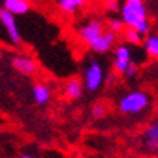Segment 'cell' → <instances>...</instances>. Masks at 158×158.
<instances>
[{
    "label": "cell",
    "instance_id": "cell-11",
    "mask_svg": "<svg viewBox=\"0 0 158 158\" xmlns=\"http://www.w3.org/2000/svg\"><path fill=\"white\" fill-rule=\"evenodd\" d=\"M2 6L6 10H9L10 13H13L15 16L25 15L29 10V2L26 0H3Z\"/></svg>",
    "mask_w": 158,
    "mask_h": 158
},
{
    "label": "cell",
    "instance_id": "cell-9",
    "mask_svg": "<svg viewBox=\"0 0 158 158\" xmlns=\"http://www.w3.org/2000/svg\"><path fill=\"white\" fill-rule=\"evenodd\" d=\"M116 42V34L112 31H105V34L102 35L100 38L94 41L90 45V48L97 54H106L107 51H110V48L115 45Z\"/></svg>",
    "mask_w": 158,
    "mask_h": 158
},
{
    "label": "cell",
    "instance_id": "cell-18",
    "mask_svg": "<svg viewBox=\"0 0 158 158\" xmlns=\"http://www.w3.org/2000/svg\"><path fill=\"white\" fill-rule=\"evenodd\" d=\"M106 7L112 12H115L119 9V3H118V0H106Z\"/></svg>",
    "mask_w": 158,
    "mask_h": 158
},
{
    "label": "cell",
    "instance_id": "cell-20",
    "mask_svg": "<svg viewBox=\"0 0 158 158\" xmlns=\"http://www.w3.org/2000/svg\"><path fill=\"white\" fill-rule=\"evenodd\" d=\"M20 158H38V157H35V155H31V154H25V155H22Z\"/></svg>",
    "mask_w": 158,
    "mask_h": 158
},
{
    "label": "cell",
    "instance_id": "cell-6",
    "mask_svg": "<svg viewBox=\"0 0 158 158\" xmlns=\"http://www.w3.org/2000/svg\"><path fill=\"white\" fill-rule=\"evenodd\" d=\"M142 144L147 152L158 155V119L147 125L142 134Z\"/></svg>",
    "mask_w": 158,
    "mask_h": 158
},
{
    "label": "cell",
    "instance_id": "cell-19",
    "mask_svg": "<svg viewBox=\"0 0 158 158\" xmlns=\"http://www.w3.org/2000/svg\"><path fill=\"white\" fill-rule=\"evenodd\" d=\"M135 74H136V64L132 61L131 62V65L128 67V70H126V73H125V76L126 77H134Z\"/></svg>",
    "mask_w": 158,
    "mask_h": 158
},
{
    "label": "cell",
    "instance_id": "cell-16",
    "mask_svg": "<svg viewBox=\"0 0 158 158\" xmlns=\"http://www.w3.org/2000/svg\"><path fill=\"white\" fill-rule=\"evenodd\" d=\"M107 26H109V31L115 32V34H120L126 25H125V22L122 19H110L107 22Z\"/></svg>",
    "mask_w": 158,
    "mask_h": 158
},
{
    "label": "cell",
    "instance_id": "cell-14",
    "mask_svg": "<svg viewBox=\"0 0 158 158\" xmlns=\"http://www.w3.org/2000/svg\"><path fill=\"white\" fill-rule=\"evenodd\" d=\"M144 49L149 57L158 58V36L157 35H148L144 39Z\"/></svg>",
    "mask_w": 158,
    "mask_h": 158
},
{
    "label": "cell",
    "instance_id": "cell-7",
    "mask_svg": "<svg viewBox=\"0 0 158 158\" xmlns=\"http://www.w3.org/2000/svg\"><path fill=\"white\" fill-rule=\"evenodd\" d=\"M12 67L23 76H34L38 71V64L29 55H13L10 60Z\"/></svg>",
    "mask_w": 158,
    "mask_h": 158
},
{
    "label": "cell",
    "instance_id": "cell-4",
    "mask_svg": "<svg viewBox=\"0 0 158 158\" xmlns=\"http://www.w3.org/2000/svg\"><path fill=\"white\" fill-rule=\"evenodd\" d=\"M0 22L3 25V28L6 29L10 42L13 44V45H19V44L22 42V36H20L19 28H18V25H16L15 15L10 13L9 10H6L3 6H2V9H0Z\"/></svg>",
    "mask_w": 158,
    "mask_h": 158
},
{
    "label": "cell",
    "instance_id": "cell-13",
    "mask_svg": "<svg viewBox=\"0 0 158 158\" xmlns=\"http://www.w3.org/2000/svg\"><path fill=\"white\" fill-rule=\"evenodd\" d=\"M84 2L86 0H58V6L64 13L73 15L84 5Z\"/></svg>",
    "mask_w": 158,
    "mask_h": 158
},
{
    "label": "cell",
    "instance_id": "cell-8",
    "mask_svg": "<svg viewBox=\"0 0 158 158\" xmlns=\"http://www.w3.org/2000/svg\"><path fill=\"white\" fill-rule=\"evenodd\" d=\"M131 49L125 45H119L115 51V61H113V70L116 74H125L128 67L131 65Z\"/></svg>",
    "mask_w": 158,
    "mask_h": 158
},
{
    "label": "cell",
    "instance_id": "cell-5",
    "mask_svg": "<svg viewBox=\"0 0 158 158\" xmlns=\"http://www.w3.org/2000/svg\"><path fill=\"white\" fill-rule=\"evenodd\" d=\"M103 34H105V28H103L100 20H90L84 26L80 28L78 38L81 39L84 44H87V45H91L94 41H97L100 38Z\"/></svg>",
    "mask_w": 158,
    "mask_h": 158
},
{
    "label": "cell",
    "instance_id": "cell-12",
    "mask_svg": "<svg viewBox=\"0 0 158 158\" xmlns=\"http://www.w3.org/2000/svg\"><path fill=\"white\" fill-rule=\"evenodd\" d=\"M32 96L38 106H45L51 99V90L45 84H35L32 89Z\"/></svg>",
    "mask_w": 158,
    "mask_h": 158
},
{
    "label": "cell",
    "instance_id": "cell-17",
    "mask_svg": "<svg viewBox=\"0 0 158 158\" xmlns=\"http://www.w3.org/2000/svg\"><path fill=\"white\" fill-rule=\"evenodd\" d=\"M105 115H106V107L103 105L97 103V105H94L91 107V116H93L94 119H100V118H103Z\"/></svg>",
    "mask_w": 158,
    "mask_h": 158
},
{
    "label": "cell",
    "instance_id": "cell-2",
    "mask_svg": "<svg viewBox=\"0 0 158 158\" xmlns=\"http://www.w3.org/2000/svg\"><path fill=\"white\" fill-rule=\"evenodd\" d=\"M149 96L142 90H131L120 97L118 109L123 115H138L148 109Z\"/></svg>",
    "mask_w": 158,
    "mask_h": 158
},
{
    "label": "cell",
    "instance_id": "cell-21",
    "mask_svg": "<svg viewBox=\"0 0 158 158\" xmlns=\"http://www.w3.org/2000/svg\"><path fill=\"white\" fill-rule=\"evenodd\" d=\"M26 2H31V0H26Z\"/></svg>",
    "mask_w": 158,
    "mask_h": 158
},
{
    "label": "cell",
    "instance_id": "cell-3",
    "mask_svg": "<svg viewBox=\"0 0 158 158\" xmlns=\"http://www.w3.org/2000/svg\"><path fill=\"white\" fill-rule=\"evenodd\" d=\"M105 81V71H103V67L100 65V62L93 60L87 64V67L84 68L83 71V83H84V87H86L87 91L90 93H94L102 87Z\"/></svg>",
    "mask_w": 158,
    "mask_h": 158
},
{
    "label": "cell",
    "instance_id": "cell-1",
    "mask_svg": "<svg viewBox=\"0 0 158 158\" xmlns=\"http://www.w3.org/2000/svg\"><path fill=\"white\" fill-rule=\"evenodd\" d=\"M120 16L128 28H135L142 35H148L149 22L144 0H125L120 9Z\"/></svg>",
    "mask_w": 158,
    "mask_h": 158
},
{
    "label": "cell",
    "instance_id": "cell-15",
    "mask_svg": "<svg viewBox=\"0 0 158 158\" xmlns=\"http://www.w3.org/2000/svg\"><path fill=\"white\" fill-rule=\"evenodd\" d=\"M142 36H144V35L135 28H128L125 31V38H126V41L129 44H132V45H139V44L144 42Z\"/></svg>",
    "mask_w": 158,
    "mask_h": 158
},
{
    "label": "cell",
    "instance_id": "cell-10",
    "mask_svg": "<svg viewBox=\"0 0 158 158\" xmlns=\"http://www.w3.org/2000/svg\"><path fill=\"white\" fill-rule=\"evenodd\" d=\"M84 83L80 78H71L65 83L64 86V96L70 99V100H78L83 97V91H84Z\"/></svg>",
    "mask_w": 158,
    "mask_h": 158
}]
</instances>
